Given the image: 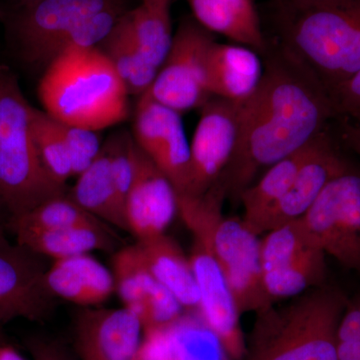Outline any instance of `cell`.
I'll list each match as a JSON object with an SVG mask.
<instances>
[{
  "label": "cell",
  "instance_id": "cell-1",
  "mask_svg": "<svg viewBox=\"0 0 360 360\" xmlns=\"http://www.w3.org/2000/svg\"><path fill=\"white\" fill-rule=\"evenodd\" d=\"M340 116L323 87L290 59L270 61L262 84L241 103L236 151L219 182L239 200L260 172L311 143Z\"/></svg>",
  "mask_w": 360,
  "mask_h": 360
},
{
  "label": "cell",
  "instance_id": "cell-2",
  "mask_svg": "<svg viewBox=\"0 0 360 360\" xmlns=\"http://www.w3.org/2000/svg\"><path fill=\"white\" fill-rule=\"evenodd\" d=\"M129 96L98 47L61 52L45 68L39 84L44 112L58 122L96 131L129 117Z\"/></svg>",
  "mask_w": 360,
  "mask_h": 360
},
{
  "label": "cell",
  "instance_id": "cell-3",
  "mask_svg": "<svg viewBox=\"0 0 360 360\" xmlns=\"http://www.w3.org/2000/svg\"><path fill=\"white\" fill-rule=\"evenodd\" d=\"M324 285L255 314L241 360H338V328L347 304Z\"/></svg>",
  "mask_w": 360,
  "mask_h": 360
},
{
  "label": "cell",
  "instance_id": "cell-4",
  "mask_svg": "<svg viewBox=\"0 0 360 360\" xmlns=\"http://www.w3.org/2000/svg\"><path fill=\"white\" fill-rule=\"evenodd\" d=\"M225 200L224 188L217 182L202 195L179 194V215L193 238L212 251L240 314H257L274 304L262 281L259 236L243 219L222 214Z\"/></svg>",
  "mask_w": 360,
  "mask_h": 360
},
{
  "label": "cell",
  "instance_id": "cell-5",
  "mask_svg": "<svg viewBox=\"0 0 360 360\" xmlns=\"http://www.w3.org/2000/svg\"><path fill=\"white\" fill-rule=\"evenodd\" d=\"M286 58L329 96L360 70V0H335L288 16Z\"/></svg>",
  "mask_w": 360,
  "mask_h": 360
},
{
  "label": "cell",
  "instance_id": "cell-6",
  "mask_svg": "<svg viewBox=\"0 0 360 360\" xmlns=\"http://www.w3.org/2000/svg\"><path fill=\"white\" fill-rule=\"evenodd\" d=\"M33 106L11 75L0 89V201L9 219L68 193L51 179L33 141Z\"/></svg>",
  "mask_w": 360,
  "mask_h": 360
},
{
  "label": "cell",
  "instance_id": "cell-7",
  "mask_svg": "<svg viewBox=\"0 0 360 360\" xmlns=\"http://www.w3.org/2000/svg\"><path fill=\"white\" fill-rule=\"evenodd\" d=\"M326 253L310 238L302 219L271 229L260 239L265 291L274 303L324 285Z\"/></svg>",
  "mask_w": 360,
  "mask_h": 360
},
{
  "label": "cell",
  "instance_id": "cell-8",
  "mask_svg": "<svg viewBox=\"0 0 360 360\" xmlns=\"http://www.w3.org/2000/svg\"><path fill=\"white\" fill-rule=\"evenodd\" d=\"M214 41L212 33L195 20H182L167 58L143 94L180 115L202 108L212 97L208 87L207 60Z\"/></svg>",
  "mask_w": 360,
  "mask_h": 360
},
{
  "label": "cell",
  "instance_id": "cell-9",
  "mask_svg": "<svg viewBox=\"0 0 360 360\" xmlns=\"http://www.w3.org/2000/svg\"><path fill=\"white\" fill-rule=\"evenodd\" d=\"M300 219L326 255L360 274L359 170L330 180Z\"/></svg>",
  "mask_w": 360,
  "mask_h": 360
},
{
  "label": "cell",
  "instance_id": "cell-10",
  "mask_svg": "<svg viewBox=\"0 0 360 360\" xmlns=\"http://www.w3.org/2000/svg\"><path fill=\"white\" fill-rule=\"evenodd\" d=\"M44 257L7 238L0 225V324L15 319L41 322L56 309L44 283Z\"/></svg>",
  "mask_w": 360,
  "mask_h": 360
},
{
  "label": "cell",
  "instance_id": "cell-11",
  "mask_svg": "<svg viewBox=\"0 0 360 360\" xmlns=\"http://www.w3.org/2000/svg\"><path fill=\"white\" fill-rule=\"evenodd\" d=\"M120 4L123 0H40L25 6L15 22L21 56L30 65L46 68L73 28L89 16Z\"/></svg>",
  "mask_w": 360,
  "mask_h": 360
},
{
  "label": "cell",
  "instance_id": "cell-12",
  "mask_svg": "<svg viewBox=\"0 0 360 360\" xmlns=\"http://www.w3.org/2000/svg\"><path fill=\"white\" fill-rule=\"evenodd\" d=\"M241 103L212 97L200 108L191 143L188 191L180 195H202L221 176L238 146Z\"/></svg>",
  "mask_w": 360,
  "mask_h": 360
},
{
  "label": "cell",
  "instance_id": "cell-13",
  "mask_svg": "<svg viewBox=\"0 0 360 360\" xmlns=\"http://www.w3.org/2000/svg\"><path fill=\"white\" fill-rule=\"evenodd\" d=\"M144 330L131 310L82 307L73 321L78 360H139Z\"/></svg>",
  "mask_w": 360,
  "mask_h": 360
},
{
  "label": "cell",
  "instance_id": "cell-14",
  "mask_svg": "<svg viewBox=\"0 0 360 360\" xmlns=\"http://www.w3.org/2000/svg\"><path fill=\"white\" fill-rule=\"evenodd\" d=\"M200 292L198 316L221 341L231 360H241L245 352V336L241 314L224 272L212 251L193 238L189 255Z\"/></svg>",
  "mask_w": 360,
  "mask_h": 360
},
{
  "label": "cell",
  "instance_id": "cell-15",
  "mask_svg": "<svg viewBox=\"0 0 360 360\" xmlns=\"http://www.w3.org/2000/svg\"><path fill=\"white\" fill-rule=\"evenodd\" d=\"M179 215V193L169 179L137 146L136 172L124 205L127 231L137 241L167 233Z\"/></svg>",
  "mask_w": 360,
  "mask_h": 360
},
{
  "label": "cell",
  "instance_id": "cell-16",
  "mask_svg": "<svg viewBox=\"0 0 360 360\" xmlns=\"http://www.w3.org/2000/svg\"><path fill=\"white\" fill-rule=\"evenodd\" d=\"M352 167L341 155L330 130H326L319 148L300 168L288 193L259 224L257 236L302 219L328 182Z\"/></svg>",
  "mask_w": 360,
  "mask_h": 360
},
{
  "label": "cell",
  "instance_id": "cell-17",
  "mask_svg": "<svg viewBox=\"0 0 360 360\" xmlns=\"http://www.w3.org/2000/svg\"><path fill=\"white\" fill-rule=\"evenodd\" d=\"M44 283L56 300L82 307H98L115 292L112 271L90 253L52 260Z\"/></svg>",
  "mask_w": 360,
  "mask_h": 360
},
{
  "label": "cell",
  "instance_id": "cell-18",
  "mask_svg": "<svg viewBox=\"0 0 360 360\" xmlns=\"http://www.w3.org/2000/svg\"><path fill=\"white\" fill-rule=\"evenodd\" d=\"M265 68L257 51L239 44L213 42L207 60L212 97L241 103L257 92Z\"/></svg>",
  "mask_w": 360,
  "mask_h": 360
},
{
  "label": "cell",
  "instance_id": "cell-19",
  "mask_svg": "<svg viewBox=\"0 0 360 360\" xmlns=\"http://www.w3.org/2000/svg\"><path fill=\"white\" fill-rule=\"evenodd\" d=\"M184 314L165 330L144 335L139 359L146 360H231L221 341L205 326Z\"/></svg>",
  "mask_w": 360,
  "mask_h": 360
},
{
  "label": "cell",
  "instance_id": "cell-20",
  "mask_svg": "<svg viewBox=\"0 0 360 360\" xmlns=\"http://www.w3.org/2000/svg\"><path fill=\"white\" fill-rule=\"evenodd\" d=\"M194 20L212 33L236 44L264 52L266 49L255 0H186Z\"/></svg>",
  "mask_w": 360,
  "mask_h": 360
},
{
  "label": "cell",
  "instance_id": "cell-21",
  "mask_svg": "<svg viewBox=\"0 0 360 360\" xmlns=\"http://www.w3.org/2000/svg\"><path fill=\"white\" fill-rule=\"evenodd\" d=\"M151 274L187 314H198L200 292L189 257L167 233L137 241Z\"/></svg>",
  "mask_w": 360,
  "mask_h": 360
},
{
  "label": "cell",
  "instance_id": "cell-22",
  "mask_svg": "<svg viewBox=\"0 0 360 360\" xmlns=\"http://www.w3.org/2000/svg\"><path fill=\"white\" fill-rule=\"evenodd\" d=\"M323 134L309 146L266 168L257 181L253 182L240 194L239 201L243 207L241 219L253 233L257 236L258 227L267 213L288 193L300 168L319 148Z\"/></svg>",
  "mask_w": 360,
  "mask_h": 360
},
{
  "label": "cell",
  "instance_id": "cell-23",
  "mask_svg": "<svg viewBox=\"0 0 360 360\" xmlns=\"http://www.w3.org/2000/svg\"><path fill=\"white\" fill-rule=\"evenodd\" d=\"M15 241L40 257L52 260L86 255L94 250L111 251L116 236L110 225L68 229H20L11 231Z\"/></svg>",
  "mask_w": 360,
  "mask_h": 360
},
{
  "label": "cell",
  "instance_id": "cell-24",
  "mask_svg": "<svg viewBox=\"0 0 360 360\" xmlns=\"http://www.w3.org/2000/svg\"><path fill=\"white\" fill-rule=\"evenodd\" d=\"M68 195L104 224L127 231L124 210L116 191L110 155L104 142L99 155L78 175Z\"/></svg>",
  "mask_w": 360,
  "mask_h": 360
},
{
  "label": "cell",
  "instance_id": "cell-25",
  "mask_svg": "<svg viewBox=\"0 0 360 360\" xmlns=\"http://www.w3.org/2000/svg\"><path fill=\"white\" fill-rule=\"evenodd\" d=\"M110 61L129 96L146 94L158 75V68L151 65L118 18L110 34L98 45Z\"/></svg>",
  "mask_w": 360,
  "mask_h": 360
},
{
  "label": "cell",
  "instance_id": "cell-26",
  "mask_svg": "<svg viewBox=\"0 0 360 360\" xmlns=\"http://www.w3.org/2000/svg\"><path fill=\"white\" fill-rule=\"evenodd\" d=\"M120 21L149 63L160 70L174 40L169 9L141 4L125 11Z\"/></svg>",
  "mask_w": 360,
  "mask_h": 360
},
{
  "label": "cell",
  "instance_id": "cell-27",
  "mask_svg": "<svg viewBox=\"0 0 360 360\" xmlns=\"http://www.w3.org/2000/svg\"><path fill=\"white\" fill-rule=\"evenodd\" d=\"M115 292L123 307L134 311L160 286L151 274L139 243L120 248L112 260Z\"/></svg>",
  "mask_w": 360,
  "mask_h": 360
},
{
  "label": "cell",
  "instance_id": "cell-28",
  "mask_svg": "<svg viewBox=\"0 0 360 360\" xmlns=\"http://www.w3.org/2000/svg\"><path fill=\"white\" fill-rule=\"evenodd\" d=\"M106 224L71 200L68 193L44 201L21 217L9 219V231L20 229H68ZM108 225V224H106Z\"/></svg>",
  "mask_w": 360,
  "mask_h": 360
},
{
  "label": "cell",
  "instance_id": "cell-29",
  "mask_svg": "<svg viewBox=\"0 0 360 360\" xmlns=\"http://www.w3.org/2000/svg\"><path fill=\"white\" fill-rule=\"evenodd\" d=\"M32 130L33 141L45 169L54 181L66 186L68 180L73 177V172L58 122L44 110L33 108Z\"/></svg>",
  "mask_w": 360,
  "mask_h": 360
},
{
  "label": "cell",
  "instance_id": "cell-30",
  "mask_svg": "<svg viewBox=\"0 0 360 360\" xmlns=\"http://www.w3.org/2000/svg\"><path fill=\"white\" fill-rule=\"evenodd\" d=\"M58 123L70 155L73 177H77L96 160L103 148V142L96 130L60 122Z\"/></svg>",
  "mask_w": 360,
  "mask_h": 360
},
{
  "label": "cell",
  "instance_id": "cell-31",
  "mask_svg": "<svg viewBox=\"0 0 360 360\" xmlns=\"http://www.w3.org/2000/svg\"><path fill=\"white\" fill-rule=\"evenodd\" d=\"M340 117L360 122V70L330 94Z\"/></svg>",
  "mask_w": 360,
  "mask_h": 360
},
{
  "label": "cell",
  "instance_id": "cell-32",
  "mask_svg": "<svg viewBox=\"0 0 360 360\" xmlns=\"http://www.w3.org/2000/svg\"><path fill=\"white\" fill-rule=\"evenodd\" d=\"M25 347L32 360H78L75 352L63 341L47 336H28Z\"/></svg>",
  "mask_w": 360,
  "mask_h": 360
},
{
  "label": "cell",
  "instance_id": "cell-33",
  "mask_svg": "<svg viewBox=\"0 0 360 360\" xmlns=\"http://www.w3.org/2000/svg\"><path fill=\"white\" fill-rule=\"evenodd\" d=\"M338 135L341 141L360 158V122L348 118H338Z\"/></svg>",
  "mask_w": 360,
  "mask_h": 360
},
{
  "label": "cell",
  "instance_id": "cell-34",
  "mask_svg": "<svg viewBox=\"0 0 360 360\" xmlns=\"http://www.w3.org/2000/svg\"><path fill=\"white\" fill-rule=\"evenodd\" d=\"M277 1L281 4L286 15L290 16L314 7L330 4L335 0H277Z\"/></svg>",
  "mask_w": 360,
  "mask_h": 360
},
{
  "label": "cell",
  "instance_id": "cell-35",
  "mask_svg": "<svg viewBox=\"0 0 360 360\" xmlns=\"http://www.w3.org/2000/svg\"><path fill=\"white\" fill-rule=\"evenodd\" d=\"M0 360H27L16 349L9 345L7 340L0 345Z\"/></svg>",
  "mask_w": 360,
  "mask_h": 360
},
{
  "label": "cell",
  "instance_id": "cell-36",
  "mask_svg": "<svg viewBox=\"0 0 360 360\" xmlns=\"http://www.w3.org/2000/svg\"><path fill=\"white\" fill-rule=\"evenodd\" d=\"M141 4L156 8L169 9L172 0H142Z\"/></svg>",
  "mask_w": 360,
  "mask_h": 360
},
{
  "label": "cell",
  "instance_id": "cell-37",
  "mask_svg": "<svg viewBox=\"0 0 360 360\" xmlns=\"http://www.w3.org/2000/svg\"><path fill=\"white\" fill-rule=\"evenodd\" d=\"M11 73L6 70L4 66H0V89H2L4 84L8 80V78L11 77Z\"/></svg>",
  "mask_w": 360,
  "mask_h": 360
},
{
  "label": "cell",
  "instance_id": "cell-38",
  "mask_svg": "<svg viewBox=\"0 0 360 360\" xmlns=\"http://www.w3.org/2000/svg\"><path fill=\"white\" fill-rule=\"evenodd\" d=\"M21 1L23 2V6H28L37 4V2L40 1V0H21Z\"/></svg>",
  "mask_w": 360,
  "mask_h": 360
},
{
  "label": "cell",
  "instance_id": "cell-39",
  "mask_svg": "<svg viewBox=\"0 0 360 360\" xmlns=\"http://www.w3.org/2000/svg\"><path fill=\"white\" fill-rule=\"evenodd\" d=\"M2 324H0V345L6 340V335H4V330H2Z\"/></svg>",
  "mask_w": 360,
  "mask_h": 360
},
{
  "label": "cell",
  "instance_id": "cell-40",
  "mask_svg": "<svg viewBox=\"0 0 360 360\" xmlns=\"http://www.w3.org/2000/svg\"><path fill=\"white\" fill-rule=\"evenodd\" d=\"M1 208H4V205H2L1 201H0V210H1Z\"/></svg>",
  "mask_w": 360,
  "mask_h": 360
},
{
  "label": "cell",
  "instance_id": "cell-41",
  "mask_svg": "<svg viewBox=\"0 0 360 360\" xmlns=\"http://www.w3.org/2000/svg\"><path fill=\"white\" fill-rule=\"evenodd\" d=\"M1 15H2L1 11H0V18H1Z\"/></svg>",
  "mask_w": 360,
  "mask_h": 360
},
{
  "label": "cell",
  "instance_id": "cell-42",
  "mask_svg": "<svg viewBox=\"0 0 360 360\" xmlns=\"http://www.w3.org/2000/svg\"><path fill=\"white\" fill-rule=\"evenodd\" d=\"M139 360H146V359H139Z\"/></svg>",
  "mask_w": 360,
  "mask_h": 360
},
{
  "label": "cell",
  "instance_id": "cell-43",
  "mask_svg": "<svg viewBox=\"0 0 360 360\" xmlns=\"http://www.w3.org/2000/svg\"></svg>",
  "mask_w": 360,
  "mask_h": 360
}]
</instances>
